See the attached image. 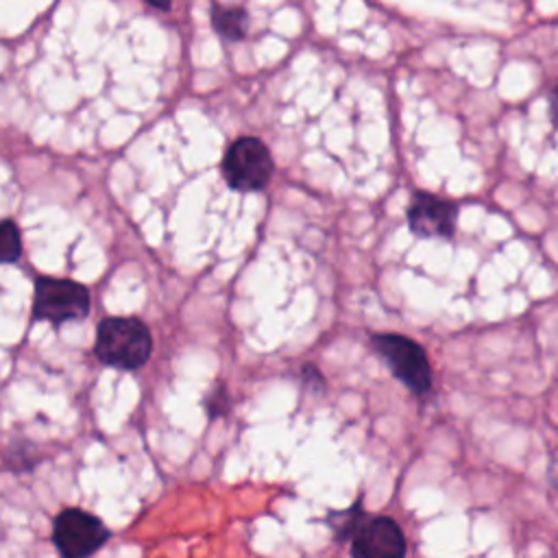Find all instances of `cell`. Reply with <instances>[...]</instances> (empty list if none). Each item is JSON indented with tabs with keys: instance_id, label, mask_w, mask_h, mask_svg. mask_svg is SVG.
<instances>
[{
	"instance_id": "obj_1",
	"label": "cell",
	"mask_w": 558,
	"mask_h": 558,
	"mask_svg": "<svg viewBox=\"0 0 558 558\" xmlns=\"http://www.w3.org/2000/svg\"><path fill=\"white\" fill-rule=\"evenodd\" d=\"M153 353V336L144 320L135 316H107L96 327L94 355L100 364L137 371Z\"/></svg>"
},
{
	"instance_id": "obj_2",
	"label": "cell",
	"mask_w": 558,
	"mask_h": 558,
	"mask_svg": "<svg viewBox=\"0 0 558 558\" xmlns=\"http://www.w3.org/2000/svg\"><path fill=\"white\" fill-rule=\"evenodd\" d=\"M371 349L384 360L392 377L403 384L412 395L423 397L432 390L434 384V373L429 357L425 349L401 333H390V331H379L371 333Z\"/></svg>"
},
{
	"instance_id": "obj_3",
	"label": "cell",
	"mask_w": 558,
	"mask_h": 558,
	"mask_svg": "<svg viewBox=\"0 0 558 558\" xmlns=\"http://www.w3.org/2000/svg\"><path fill=\"white\" fill-rule=\"evenodd\" d=\"M220 172L225 183L235 192H262L275 174V159L264 140L242 135L227 146Z\"/></svg>"
},
{
	"instance_id": "obj_4",
	"label": "cell",
	"mask_w": 558,
	"mask_h": 558,
	"mask_svg": "<svg viewBox=\"0 0 558 558\" xmlns=\"http://www.w3.org/2000/svg\"><path fill=\"white\" fill-rule=\"evenodd\" d=\"M92 310L89 290L63 277H37L35 279V296H33V318L48 320L54 327L87 318Z\"/></svg>"
},
{
	"instance_id": "obj_5",
	"label": "cell",
	"mask_w": 558,
	"mask_h": 558,
	"mask_svg": "<svg viewBox=\"0 0 558 558\" xmlns=\"http://www.w3.org/2000/svg\"><path fill=\"white\" fill-rule=\"evenodd\" d=\"M109 538L105 523L81 508H65L57 514L52 525V543L61 558H89Z\"/></svg>"
},
{
	"instance_id": "obj_6",
	"label": "cell",
	"mask_w": 558,
	"mask_h": 558,
	"mask_svg": "<svg viewBox=\"0 0 558 558\" xmlns=\"http://www.w3.org/2000/svg\"><path fill=\"white\" fill-rule=\"evenodd\" d=\"M460 207L458 203L436 196L432 192H414L405 211L408 229L416 238H438L449 240L456 233Z\"/></svg>"
},
{
	"instance_id": "obj_7",
	"label": "cell",
	"mask_w": 558,
	"mask_h": 558,
	"mask_svg": "<svg viewBox=\"0 0 558 558\" xmlns=\"http://www.w3.org/2000/svg\"><path fill=\"white\" fill-rule=\"evenodd\" d=\"M405 551L403 530L384 514H368L351 536V558H405Z\"/></svg>"
},
{
	"instance_id": "obj_8",
	"label": "cell",
	"mask_w": 558,
	"mask_h": 558,
	"mask_svg": "<svg viewBox=\"0 0 558 558\" xmlns=\"http://www.w3.org/2000/svg\"><path fill=\"white\" fill-rule=\"evenodd\" d=\"M209 20L214 31L227 41H242L251 28V15L244 7L214 2L209 9Z\"/></svg>"
},
{
	"instance_id": "obj_9",
	"label": "cell",
	"mask_w": 558,
	"mask_h": 558,
	"mask_svg": "<svg viewBox=\"0 0 558 558\" xmlns=\"http://www.w3.org/2000/svg\"><path fill=\"white\" fill-rule=\"evenodd\" d=\"M368 517V512L362 508V501L357 499L355 504H351L344 510H336L329 512L327 517V525L331 527L336 541H351V536L355 534V530L362 525V521Z\"/></svg>"
},
{
	"instance_id": "obj_10",
	"label": "cell",
	"mask_w": 558,
	"mask_h": 558,
	"mask_svg": "<svg viewBox=\"0 0 558 558\" xmlns=\"http://www.w3.org/2000/svg\"><path fill=\"white\" fill-rule=\"evenodd\" d=\"M22 255L20 229L13 220H0V264H13Z\"/></svg>"
},
{
	"instance_id": "obj_11",
	"label": "cell",
	"mask_w": 558,
	"mask_h": 558,
	"mask_svg": "<svg viewBox=\"0 0 558 558\" xmlns=\"http://www.w3.org/2000/svg\"><path fill=\"white\" fill-rule=\"evenodd\" d=\"M203 408H205V414L209 421L218 418V416H225L229 410H231V397H229V390L220 384L216 386L214 390H209L205 397H203Z\"/></svg>"
},
{
	"instance_id": "obj_12",
	"label": "cell",
	"mask_w": 558,
	"mask_h": 558,
	"mask_svg": "<svg viewBox=\"0 0 558 558\" xmlns=\"http://www.w3.org/2000/svg\"><path fill=\"white\" fill-rule=\"evenodd\" d=\"M301 379H303L307 386L316 388V390H323V388H325V377H323V373L318 371L316 364H305V366L301 368Z\"/></svg>"
},
{
	"instance_id": "obj_13",
	"label": "cell",
	"mask_w": 558,
	"mask_h": 558,
	"mask_svg": "<svg viewBox=\"0 0 558 558\" xmlns=\"http://www.w3.org/2000/svg\"><path fill=\"white\" fill-rule=\"evenodd\" d=\"M146 4H148L150 9H159V11H170V9H172L170 2H157V0H146Z\"/></svg>"
}]
</instances>
